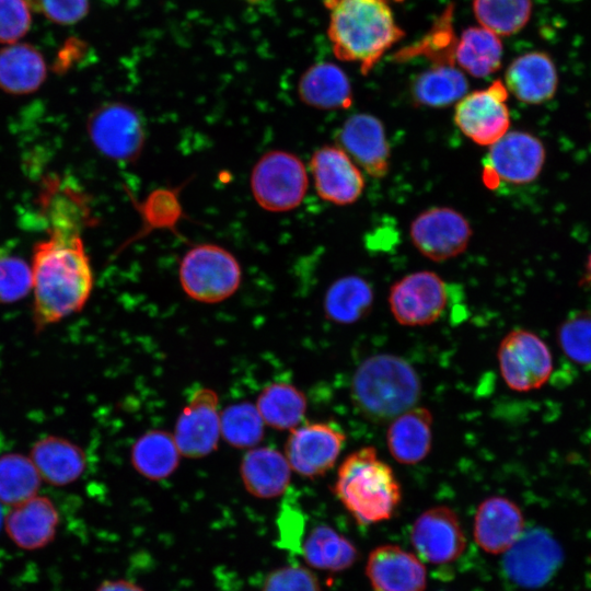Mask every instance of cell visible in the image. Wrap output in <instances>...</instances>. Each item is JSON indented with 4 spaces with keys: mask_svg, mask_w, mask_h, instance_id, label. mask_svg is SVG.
<instances>
[{
    "mask_svg": "<svg viewBox=\"0 0 591 591\" xmlns=\"http://www.w3.org/2000/svg\"><path fill=\"white\" fill-rule=\"evenodd\" d=\"M472 234L468 220L450 207H432L420 212L409 228L414 246L436 262L461 255L467 248Z\"/></svg>",
    "mask_w": 591,
    "mask_h": 591,
    "instance_id": "4fadbf2b",
    "label": "cell"
},
{
    "mask_svg": "<svg viewBox=\"0 0 591 591\" xmlns=\"http://www.w3.org/2000/svg\"><path fill=\"white\" fill-rule=\"evenodd\" d=\"M37 204L47 233L81 235L93 220L86 195L68 178L46 177Z\"/></svg>",
    "mask_w": 591,
    "mask_h": 591,
    "instance_id": "ac0fdd59",
    "label": "cell"
},
{
    "mask_svg": "<svg viewBox=\"0 0 591 591\" xmlns=\"http://www.w3.org/2000/svg\"><path fill=\"white\" fill-rule=\"evenodd\" d=\"M333 493L361 525L393 517L402 500L401 485L374 447L350 453L338 467Z\"/></svg>",
    "mask_w": 591,
    "mask_h": 591,
    "instance_id": "3957f363",
    "label": "cell"
},
{
    "mask_svg": "<svg viewBox=\"0 0 591 591\" xmlns=\"http://www.w3.org/2000/svg\"><path fill=\"white\" fill-rule=\"evenodd\" d=\"M337 146L369 176L384 177L390 170V147L382 121L367 113L348 117L336 135Z\"/></svg>",
    "mask_w": 591,
    "mask_h": 591,
    "instance_id": "e0dca14e",
    "label": "cell"
},
{
    "mask_svg": "<svg viewBox=\"0 0 591 591\" xmlns=\"http://www.w3.org/2000/svg\"><path fill=\"white\" fill-rule=\"evenodd\" d=\"M26 2L36 12L61 25L79 22L89 11V0H26Z\"/></svg>",
    "mask_w": 591,
    "mask_h": 591,
    "instance_id": "7bdbcfd3",
    "label": "cell"
},
{
    "mask_svg": "<svg viewBox=\"0 0 591 591\" xmlns=\"http://www.w3.org/2000/svg\"><path fill=\"white\" fill-rule=\"evenodd\" d=\"M558 77L554 62L545 53L531 51L515 58L505 74V85L519 101L542 104L557 89Z\"/></svg>",
    "mask_w": 591,
    "mask_h": 591,
    "instance_id": "cb8c5ba5",
    "label": "cell"
},
{
    "mask_svg": "<svg viewBox=\"0 0 591 591\" xmlns=\"http://www.w3.org/2000/svg\"><path fill=\"white\" fill-rule=\"evenodd\" d=\"M309 567L339 572L349 569L358 560V549L351 541L327 524L314 526L301 546Z\"/></svg>",
    "mask_w": 591,
    "mask_h": 591,
    "instance_id": "f1b7e54d",
    "label": "cell"
},
{
    "mask_svg": "<svg viewBox=\"0 0 591 591\" xmlns=\"http://www.w3.org/2000/svg\"><path fill=\"white\" fill-rule=\"evenodd\" d=\"M374 294L370 283L356 275L335 280L324 297V312L337 324H355L369 314Z\"/></svg>",
    "mask_w": 591,
    "mask_h": 591,
    "instance_id": "4dcf8cb0",
    "label": "cell"
},
{
    "mask_svg": "<svg viewBox=\"0 0 591 591\" xmlns=\"http://www.w3.org/2000/svg\"><path fill=\"white\" fill-rule=\"evenodd\" d=\"M346 443V434L333 422L305 421L289 431L285 456L302 477L326 474L337 462Z\"/></svg>",
    "mask_w": 591,
    "mask_h": 591,
    "instance_id": "8fae6325",
    "label": "cell"
},
{
    "mask_svg": "<svg viewBox=\"0 0 591 591\" xmlns=\"http://www.w3.org/2000/svg\"><path fill=\"white\" fill-rule=\"evenodd\" d=\"M531 0H474L473 11L479 24L500 36L519 32L529 21Z\"/></svg>",
    "mask_w": 591,
    "mask_h": 591,
    "instance_id": "8d00e7d4",
    "label": "cell"
},
{
    "mask_svg": "<svg viewBox=\"0 0 591 591\" xmlns=\"http://www.w3.org/2000/svg\"><path fill=\"white\" fill-rule=\"evenodd\" d=\"M465 76L451 63H437L418 74L412 83L416 104L441 108L457 103L467 93Z\"/></svg>",
    "mask_w": 591,
    "mask_h": 591,
    "instance_id": "d6a6232c",
    "label": "cell"
},
{
    "mask_svg": "<svg viewBox=\"0 0 591 591\" xmlns=\"http://www.w3.org/2000/svg\"><path fill=\"white\" fill-rule=\"evenodd\" d=\"M88 135L103 155L120 162L137 159L146 140L139 114L118 102L105 103L90 114Z\"/></svg>",
    "mask_w": 591,
    "mask_h": 591,
    "instance_id": "30bf717a",
    "label": "cell"
},
{
    "mask_svg": "<svg viewBox=\"0 0 591 591\" xmlns=\"http://www.w3.org/2000/svg\"><path fill=\"white\" fill-rule=\"evenodd\" d=\"M325 7L335 56L358 62L363 74L404 36L386 0H325Z\"/></svg>",
    "mask_w": 591,
    "mask_h": 591,
    "instance_id": "7a4b0ae2",
    "label": "cell"
},
{
    "mask_svg": "<svg viewBox=\"0 0 591 591\" xmlns=\"http://www.w3.org/2000/svg\"><path fill=\"white\" fill-rule=\"evenodd\" d=\"M42 478L30 456L7 453L0 456V503L15 506L38 494Z\"/></svg>",
    "mask_w": 591,
    "mask_h": 591,
    "instance_id": "e575fe53",
    "label": "cell"
},
{
    "mask_svg": "<svg viewBox=\"0 0 591 591\" xmlns=\"http://www.w3.org/2000/svg\"><path fill=\"white\" fill-rule=\"evenodd\" d=\"M502 45L495 33L485 27L466 28L454 48V60L467 73L484 78L501 65Z\"/></svg>",
    "mask_w": 591,
    "mask_h": 591,
    "instance_id": "836d02e7",
    "label": "cell"
},
{
    "mask_svg": "<svg viewBox=\"0 0 591 591\" xmlns=\"http://www.w3.org/2000/svg\"><path fill=\"white\" fill-rule=\"evenodd\" d=\"M248 1H253V2H256V1H262V0H248Z\"/></svg>",
    "mask_w": 591,
    "mask_h": 591,
    "instance_id": "bcb514c9",
    "label": "cell"
},
{
    "mask_svg": "<svg viewBox=\"0 0 591 591\" xmlns=\"http://www.w3.org/2000/svg\"><path fill=\"white\" fill-rule=\"evenodd\" d=\"M310 170L318 196L331 204L356 202L364 189V177L358 165L338 146H323L310 160Z\"/></svg>",
    "mask_w": 591,
    "mask_h": 591,
    "instance_id": "2e32d148",
    "label": "cell"
},
{
    "mask_svg": "<svg viewBox=\"0 0 591 591\" xmlns=\"http://www.w3.org/2000/svg\"><path fill=\"white\" fill-rule=\"evenodd\" d=\"M30 26L31 12L26 0H0V43L16 42Z\"/></svg>",
    "mask_w": 591,
    "mask_h": 591,
    "instance_id": "b9f144b4",
    "label": "cell"
},
{
    "mask_svg": "<svg viewBox=\"0 0 591 591\" xmlns=\"http://www.w3.org/2000/svg\"><path fill=\"white\" fill-rule=\"evenodd\" d=\"M450 18L451 13L445 11L430 35L425 38L424 43L416 45L414 49H410V51H407L406 54H408V56L422 54L434 60L437 63L453 65L452 61L454 60L456 39H454L452 33Z\"/></svg>",
    "mask_w": 591,
    "mask_h": 591,
    "instance_id": "60d3db41",
    "label": "cell"
},
{
    "mask_svg": "<svg viewBox=\"0 0 591 591\" xmlns=\"http://www.w3.org/2000/svg\"><path fill=\"white\" fill-rule=\"evenodd\" d=\"M1 517H2V515H1V511H0V524H1V522H2V521H1Z\"/></svg>",
    "mask_w": 591,
    "mask_h": 591,
    "instance_id": "7dc6e473",
    "label": "cell"
},
{
    "mask_svg": "<svg viewBox=\"0 0 591 591\" xmlns=\"http://www.w3.org/2000/svg\"><path fill=\"white\" fill-rule=\"evenodd\" d=\"M559 559L553 538L541 530L524 532L503 554L502 567L508 578L523 588L543 584Z\"/></svg>",
    "mask_w": 591,
    "mask_h": 591,
    "instance_id": "d6986e66",
    "label": "cell"
},
{
    "mask_svg": "<svg viewBox=\"0 0 591 591\" xmlns=\"http://www.w3.org/2000/svg\"><path fill=\"white\" fill-rule=\"evenodd\" d=\"M301 101L320 109L348 108L352 103V90L346 73L331 62L310 67L298 84Z\"/></svg>",
    "mask_w": 591,
    "mask_h": 591,
    "instance_id": "4316f807",
    "label": "cell"
},
{
    "mask_svg": "<svg viewBox=\"0 0 591 591\" xmlns=\"http://www.w3.org/2000/svg\"><path fill=\"white\" fill-rule=\"evenodd\" d=\"M255 406L266 426L290 431L303 421L308 401L296 385L273 382L260 391Z\"/></svg>",
    "mask_w": 591,
    "mask_h": 591,
    "instance_id": "1f68e13d",
    "label": "cell"
},
{
    "mask_svg": "<svg viewBox=\"0 0 591 591\" xmlns=\"http://www.w3.org/2000/svg\"><path fill=\"white\" fill-rule=\"evenodd\" d=\"M433 417L425 407H412L391 420L386 444L392 457L404 465L424 461L432 447Z\"/></svg>",
    "mask_w": 591,
    "mask_h": 591,
    "instance_id": "484cf974",
    "label": "cell"
},
{
    "mask_svg": "<svg viewBox=\"0 0 591 591\" xmlns=\"http://www.w3.org/2000/svg\"><path fill=\"white\" fill-rule=\"evenodd\" d=\"M173 433L152 429L142 433L132 444L131 465L143 477L161 480L172 475L181 460Z\"/></svg>",
    "mask_w": 591,
    "mask_h": 591,
    "instance_id": "f546056e",
    "label": "cell"
},
{
    "mask_svg": "<svg viewBox=\"0 0 591 591\" xmlns=\"http://www.w3.org/2000/svg\"><path fill=\"white\" fill-rule=\"evenodd\" d=\"M260 591H322L316 576L300 565H287L270 571Z\"/></svg>",
    "mask_w": 591,
    "mask_h": 591,
    "instance_id": "ab89813d",
    "label": "cell"
},
{
    "mask_svg": "<svg viewBox=\"0 0 591 591\" xmlns=\"http://www.w3.org/2000/svg\"><path fill=\"white\" fill-rule=\"evenodd\" d=\"M265 426L255 404L250 402L231 404L220 412L221 438L233 448L248 450L259 445Z\"/></svg>",
    "mask_w": 591,
    "mask_h": 591,
    "instance_id": "d590c367",
    "label": "cell"
},
{
    "mask_svg": "<svg viewBox=\"0 0 591 591\" xmlns=\"http://www.w3.org/2000/svg\"><path fill=\"white\" fill-rule=\"evenodd\" d=\"M498 363L505 383L513 391L542 387L553 372V357L546 343L522 328L510 331L498 347Z\"/></svg>",
    "mask_w": 591,
    "mask_h": 591,
    "instance_id": "52a82bcc",
    "label": "cell"
},
{
    "mask_svg": "<svg viewBox=\"0 0 591 591\" xmlns=\"http://www.w3.org/2000/svg\"><path fill=\"white\" fill-rule=\"evenodd\" d=\"M309 178L303 162L283 150L266 152L251 173V189L255 201L271 212L290 211L303 201Z\"/></svg>",
    "mask_w": 591,
    "mask_h": 591,
    "instance_id": "8992f818",
    "label": "cell"
},
{
    "mask_svg": "<svg viewBox=\"0 0 591 591\" xmlns=\"http://www.w3.org/2000/svg\"><path fill=\"white\" fill-rule=\"evenodd\" d=\"M351 398L367 418L389 421L414 407L421 393L416 370L403 358L379 354L363 360L350 385Z\"/></svg>",
    "mask_w": 591,
    "mask_h": 591,
    "instance_id": "277c9868",
    "label": "cell"
},
{
    "mask_svg": "<svg viewBox=\"0 0 591 591\" xmlns=\"http://www.w3.org/2000/svg\"><path fill=\"white\" fill-rule=\"evenodd\" d=\"M95 591H144L137 583L126 579L104 580Z\"/></svg>",
    "mask_w": 591,
    "mask_h": 591,
    "instance_id": "ee69618b",
    "label": "cell"
},
{
    "mask_svg": "<svg viewBox=\"0 0 591 591\" xmlns=\"http://www.w3.org/2000/svg\"><path fill=\"white\" fill-rule=\"evenodd\" d=\"M43 482L66 486L85 471L86 455L81 447L59 436H45L34 442L28 455Z\"/></svg>",
    "mask_w": 591,
    "mask_h": 591,
    "instance_id": "d4e9b609",
    "label": "cell"
},
{
    "mask_svg": "<svg viewBox=\"0 0 591 591\" xmlns=\"http://www.w3.org/2000/svg\"><path fill=\"white\" fill-rule=\"evenodd\" d=\"M410 542L417 554L433 565L457 560L466 548V537L457 514L450 507L425 510L414 521Z\"/></svg>",
    "mask_w": 591,
    "mask_h": 591,
    "instance_id": "9a60e30c",
    "label": "cell"
},
{
    "mask_svg": "<svg viewBox=\"0 0 591 591\" xmlns=\"http://www.w3.org/2000/svg\"><path fill=\"white\" fill-rule=\"evenodd\" d=\"M507 99V88L500 80L494 81L485 90L465 94L456 103V127L476 144L491 146L510 128Z\"/></svg>",
    "mask_w": 591,
    "mask_h": 591,
    "instance_id": "7c38bea8",
    "label": "cell"
},
{
    "mask_svg": "<svg viewBox=\"0 0 591 591\" xmlns=\"http://www.w3.org/2000/svg\"><path fill=\"white\" fill-rule=\"evenodd\" d=\"M178 275L184 292L204 303H217L230 298L242 279L235 256L216 244L192 247L181 262Z\"/></svg>",
    "mask_w": 591,
    "mask_h": 591,
    "instance_id": "5b68a950",
    "label": "cell"
},
{
    "mask_svg": "<svg viewBox=\"0 0 591 591\" xmlns=\"http://www.w3.org/2000/svg\"><path fill=\"white\" fill-rule=\"evenodd\" d=\"M32 291V269L25 259L0 245V304H10Z\"/></svg>",
    "mask_w": 591,
    "mask_h": 591,
    "instance_id": "f35d334b",
    "label": "cell"
},
{
    "mask_svg": "<svg viewBox=\"0 0 591 591\" xmlns=\"http://www.w3.org/2000/svg\"><path fill=\"white\" fill-rule=\"evenodd\" d=\"M32 254V315L36 333L80 312L94 286L80 234L47 233Z\"/></svg>",
    "mask_w": 591,
    "mask_h": 591,
    "instance_id": "6da1fadb",
    "label": "cell"
},
{
    "mask_svg": "<svg viewBox=\"0 0 591 591\" xmlns=\"http://www.w3.org/2000/svg\"><path fill=\"white\" fill-rule=\"evenodd\" d=\"M581 282L591 288V252L587 258Z\"/></svg>",
    "mask_w": 591,
    "mask_h": 591,
    "instance_id": "f6af8a7d",
    "label": "cell"
},
{
    "mask_svg": "<svg viewBox=\"0 0 591 591\" xmlns=\"http://www.w3.org/2000/svg\"><path fill=\"white\" fill-rule=\"evenodd\" d=\"M523 513L512 500L493 496L477 507L473 536L480 549L490 555H503L522 536Z\"/></svg>",
    "mask_w": 591,
    "mask_h": 591,
    "instance_id": "44dd1931",
    "label": "cell"
},
{
    "mask_svg": "<svg viewBox=\"0 0 591 591\" xmlns=\"http://www.w3.org/2000/svg\"><path fill=\"white\" fill-rule=\"evenodd\" d=\"M449 301V285L436 273L420 270L396 281L389 293L395 321L403 326H426L443 314Z\"/></svg>",
    "mask_w": 591,
    "mask_h": 591,
    "instance_id": "9c48e42d",
    "label": "cell"
},
{
    "mask_svg": "<svg viewBox=\"0 0 591 591\" xmlns=\"http://www.w3.org/2000/svg\"><path fill=\"white\" fill-rule=\"evenodd\" d=\"M543 142L534 135L508 131L495 143L484 160V182L495 188L499 182L524 185L535 181L545 163Z\"/></svg>",
    "mask_w": 591,
    "mask_h": 591,
    "instance_id": "ba28073f",
    "label": "cell"
},
{
    "mask_svg": "<svg viewBox=\"0 0 591 591\" xmlns=\"http://www.w3.org/2000/svg\"><path fill=\"white\" fill-rule=\"evenodd\" d=\"M366 576L373 591H426L427 588L424 563L398 545L373 548L367 559Z\"/></svg>",
    "mask_w": 591,
    "mask_h": 591,
    "instance_id": "ffe728a7",
    "label": "cell"
},
{
    "mask_svg": "<svg viewBox=\"0 0 591 591\" xmlns=\"http://www.w3.org/2000/svg\"><path fill=\"white\" fill-rule=\"evenodd\" d=\"M557 341L571 361L591 364V310L569 315L558 327Z\"/></svg>",
    "mask_w": 591,
    "mask_h": 591,
    "instance_id": "74e56055",
    "label": "cell"
},
{
    "mask_svg": "<svg viewBox=\"0 0 591 591\" xmlns=\"http://www.w3.org/2000/svg\"><path fill=\"white\" fill-rule=\"evenodd\" d=\"M59 523L60 514L55 502L39 494L12 506L3 519L8 537L25 551L39 549L51 543Z\"/></svg>",
    "mask_w": 591,
    "mask_h": 591,
    "instance_id": "7402d4cb",
    "label": "cell"
},
{
    "mask_svg": "<svg viewBox=\"0 0 591 591\" xmlns=\"http://www.w3.org/2000/svg\"><path fill=\"white\" fill-rule=\"evenodd\" d=\"M46 63L30 44H14L0 49V89L23 95L35 92L45 81Z\"/></svg>",
    "mask_w": 591,
    "mask_h": 591,
    "instance_id": "83f0119b",
    "label": "cell"
},
{
    "mask_svg": "<svg viewBox=\"0 0 591 591\" xmlns=\"http://www.w3.org/2000/svg\"><path fill=\"white\" fill-rule=\"evenodd\" d=\"M292 470L282 452L271 447L248 449L240 464L245 490L258 499H274L289 488Z\"/></svg>",
    "mask_w": 591,
    "mask_h": 591,
    "instance_id": "603a6c76",
    "label": "cell"
},
{
    "mask_svg": "<svg viewBox=\"0 0 591 591\" xmlns=\"http://www.w3.org/2000/svg\"><path fill=\"white\" fill-rule=\"evenodd\" d=\"M217 393L199 387L189 396L175 422L173 437L182 456L200 459L212 453L221 438Z\"/></svg>",
    "mask_w": 591,
    "mask_h": 591,
    "instance_id": "5bb4252c",
    "label": "cell"
}]
</instances>
